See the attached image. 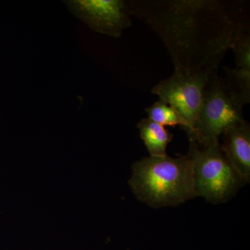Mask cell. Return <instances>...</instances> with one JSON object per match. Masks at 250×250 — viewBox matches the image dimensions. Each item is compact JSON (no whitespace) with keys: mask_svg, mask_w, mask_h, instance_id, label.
<instances>
[{"mask_svg":"<svg viewBox=\"0 0 250 250\" xmlns=\"http://www.w3.org/2000/svg\"><path fill=\"white\" fill-rule=\"evenodd\" d=\"M130 12L149 24L168 49L174 72L218 69L227 51L249 26L216 0H132Z\"/></svg>","mask_w":250,"mask_h":250,"instance_id":"6da1fadb","label":"cell"},{"mask_svg":"<svg viewBox=\"0 0 250 250\" xmlns=\"http://www.w3.org/2000/svg\"><path fill=\"white\" fill-rule=\"evenodd\" d=\"M129 183L140 201L154 208L175 207L197 197L189 154L143 158L133 164Z\"/></svg>","mask_w":250,"mask_h":250,"instance_id":"7a4b0ae2","label":"cell"},{"mask_svg":"<svg viewBox=\"0 0 250 250\" xmlns=\"http://www.w3.org/2000/svg\"><path fill=\"white\" fill-rule=\"evenodd\" d=\"M245 105L217 76L206 90L193 132L189 138L197 145L209 147L220 143V137L229 128L244 121Z\"/></svg>","mask_w":250,"mask_h":250,"instance_id":"3957f363","label":"cell"},{"mask_svg":"<svg viewBox=\"0 0 250 250\" xmlns=\"http://www.w3.org/2000/svg\"><path fill=\"white\" fill-rule=\"evenodd\" d=\"M188 154L193 162L197 197L213 204L223 203L244 184L222 150L220 143L201 150L196 143L190 141Z\"/></svg>","mask_w":250,"mask_h":250,"instance_id":"277c9868","label":"cell"},{"mask_svg":"<svg viewBox=\"0 0 250 250\" xmlns=\"http://www.w3.org/2000/svg\"><path fill=\"white\" fill-rule=\"evenodd\" d=\"M218 69H205L190 75L174 72L152 89L153 94L170 105L184 120L188 139L193 132L206 90L218 76Z\"/></svg>","mask_w":250,"mask_h":250,"instance_id":"5b68a950","label":"cell"},{"mask_svg":"<svg viewBox=\"0 0 250 250\" xmlns=\"http://www.w3.org/2000/svg\"><path fill=\"white\" fill-rule=\"evenodd\" d=\"M63 2L72 14L100 34L119 38L132 24L127 1L69 0Z\"/></svg>","mask_w":250,"mask_h":250,"instance_id":"8992f818","label":"cell"},{"mask_svg":"<svg viewBox=\"0 0 250 250\" xmlns=\"http://www.w3.org/2000/svg\"><path fill=\"white\" fill-rule=\"evenodd\" d=\"M222 150L243 183L250 180V126L246 121L229 128L222 135Z\"/></svg>","mask_w":250,"mask_h":250,"instance_id":"52a82bcc","label":"cell"},{"mask_svg":"<svg viewBox=\"0 0 250 250\" xmlns=\"http://www.w3.org/2000/svg\"><path fill=\"white\" fill-rule=\"evenodd\" d=\"M137 127L150 156L158 157L167 155L166 149L172 141L173 135L164 126L149 118L141 120L138 123Z\"/></svg>","mask_w":250,"mask_h":250,"instance_id":"ba28073f","label":"cell"},{"mask_svg":"<svg viewBox=\"0 0 250 250\" xmlns=\"http://www.w3.org/2000/svg\"><path fill=\"white\" fill-rule=\"evenodd\" d=\"M226 77L223 79L225 84L233 95L246 105L250 103V70L246 69H232L225 67Z\"/></svg>","mask_w":250,"mask_h":250,"instance_id":"9c48e42d","label":"cell"},{"mask_svg":"<svg viewBox=\"0 0 250 250\" xmlns=\"http://www.w3.org/2000/svg\"><path fill=\"white\" fill-rule=\"evenodd\" d=\"M149 119L155 122L162 126H170L175 127L177 125L186 129V123L178 113L170 105L164 100L159 99L150 107L146 108Z\"/></svg>","mask_w":250,"mask_h":250,"instance_id":"30bf717a","label":"cell"},{"mask_svg":"<svg viewBox=\"0 0 250 250\" xmlns=\"http://www.w3.org/2000/svg\"><path fill=\"white\" fill-rule=\"evenodd\" d=\"M230 48L234 52L237 67L250 70V31H241L238 34Z\"/></svg>","mask_w":250,"mask_h":250,"instance_id":"8fae6325","label":"cell"}]
</instances>
